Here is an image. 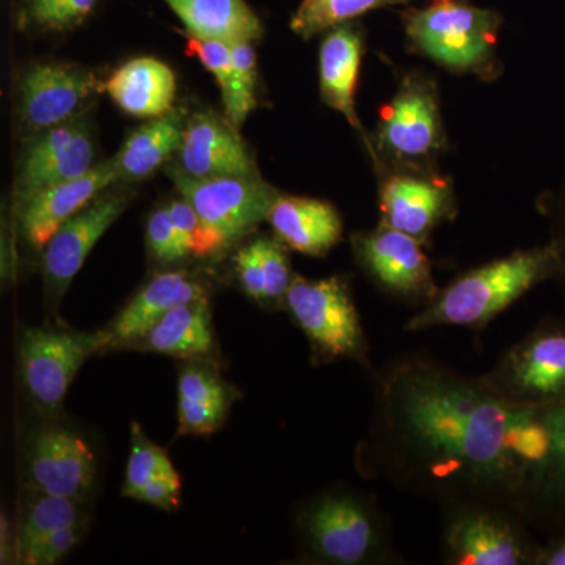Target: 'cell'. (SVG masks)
Wrapping results in <instances>:
<instances>
[{
    "instance_id": "cell-1",
    "label": "cell",
    "mask_w": 565,
    "mask_h": 565,
    "mask_svg": "<svg viewBox=\"0 0 565 565\" xmlns=\"http://www.w3.org/2000/svg\"><path fill=\"white\" fill-rule=\"evenodd\" d=\"M548 451L544 411L508 403L481 377L423 353L374 371L373 418L360 462L364 473L404 492L441 509L487 503L523 515Z\"/></svg>"
},
{
    "instance_id": "cell-2",
    "label": "cell",
    "mask_w": 565,
    "mask_h": 565,
    "mask_svg": "<svg viewBox=\"0 0 565 565\" xmlns=\"http://www.w3.org/2000/svg\"><path fill=\"white\" fill-rule=\"evenodd\" d=\"M297 537L308 563L388 565L404 563L393 544L392 523L374 494L337 486L297 511Z\"/></svg>"
},
{
    "instance_id": "cell-3",
    "label": "cell",
    "mask_w": 565,
    "mask_h": 565,
    "mask_svg": "<svg viewBox=\"0 0 565 565\" xmlns=\"http://www.w3.org/2000/svg\"><path fill=\"white\" fill-rule=\"evenodd\" d=\"M559 259L550 243L475 267L412 316L405 332H424L434 327H468L479 332L535 286L555 281Z\"/></svg>"
},
{
    "instance_id": "cell-4",
    "label": "cell",
    "mask_w": 565,
    "mask_h": 565,
    "mask_svg": "<svg viewBox=\"0 0 565 565\" xmlns=\"http://www.w3.org/2000/svg\"><path fill=\"white\" fill-rule=\"evenodd\" d=\"M414 51L456 74L494 79L500 71L497 44L503 28L500 11L467 0H433L423 9L401 13Z\"/></svg>"
},
{
    "instance_id": "cell-5",
    "label": "cell",
    "mask_w": 565,
    "mask_h": 565,
    "mask_svg": "<svg viewBox=\"0 0 565 565\" xmlns=\"http://www.w3.org/2000/svg\"><path fill=\"white\" fill-rule=\"evenodd\" d=\"M374 170L384 167L437 169L448 148L437 81L424 71H408L386 103L371 136Z\"/></svg>"
},
{
    "instance_id": "cell-6",
    "label": "cell",
    "mask_w": 565,
    "mask_h": 565,
    "mask_svg": "<svg viewBox=\"0 0 565 565\" xmlns=\"http://www.w3.org/2000/svg\"><path fill=\"white\" fill-rule=\"evenodd\" d=\"M282 308L307 337L315 364L351 360L371 370L370 344L349 277L313 280L294 275Z\"/></svg>"
},
{
    "instance_id": "cell-7",
    "label": "cell",
    "mask_w": 565,
    "mask_h": 565,
    "mask_svg": "<svg viewBox=\"0 0 565 565\" xmlns=\"http://www.w3.org/2000/svg\"><path fill=\"white\" fill-rule=\"evenodd\" d=\"M174 185L192 204L203 226L199 258L221 256L266 221L280 192L253 174H233L196 180L180 167L167 169Z\"/></svg>"
},
{
    "instance_id": "cell-8",
    "label": "cell",
    "mask_w": 565,
    "mask_h": 565,
    "mask_svg": "<svg viewBox=\"0 0 565 565\" xmlns=\"http://www.w3.org/2000/svg\"><path fill=\"white\" fill-rule=\"evenodd\" d=\"M441 552L451 565H535L541 542L523 515L504 505L467 503L441 509Z\"/></svg>"
},
{
    "instance_id": "cell-9",
    "label": "cell",
    "mask_w": 565,
    "mask_h": 565,
    "mask_svg": "<svg viewBox=\"0 0 565 565\" xmlns=\"http://www.w3.org/2000/svg\"><path fill=\"white\" fill-rule=\"evenodd\" d=\"M102 330L79 332L58 323L29 327L21 333L22 388L43 419H62L63 403L74 377L95 353H104Z\"/></svg>"
},
{
    "instance_id": "cell-10",
    "label": "cell",
    "mask_w": 565,
    "mask_h": 565,
    "mask_svg": "<svg viewBox=\"0 0 565 565\" xmlns=\"http://www.w3.org/2000/svg\"><path fill=\"white\" fill-rule=\"evenodd\" d=\"M481 379L520 407L544 411L565 404V319H544Z\"/></svg>"
},
{
    "instance_id": "cell-11",
    "label": "cell",
    "mask_w": 565,
    "mask_h": 565,
    "mask_svg": "<svg viewBox=\"0 0 565 565\" xmlns=\"http://www.w3.org/2000/svg\"><path fill=\"white\" fill-rule=\"evenodd\" d=\"M96 473L98 459L92 446L62 419H43L22 438V487L87 500Z\"/></svg>"
},
{
    "instance_id": "cell-12",
    "label": "cell",
    "mask_w": 565,
    "mask_h": 565,
    "mask_svg": "<svg viewBox=\"0 0 565 565\" xmlns=\"http://www.w3.org/2000/svg\"><path fill=\"white\" fill-rule=\"evenodd\" d=\"M382 225L429 243L435 230L456 217L455 185L437 169L384 167L379 170Z\"/></svg>"
},
{
    "instance_id": "cell-13",
    "label": "cell",
    "mask_w": 565,
    "mask_h": 565,
    "mask_svg": "<svg viewBox=\"0 0 565 565\" xmlns=\"http://www.w3.org/2000/svg\"><path fill=\"white\" fill-rule=\"evenodd\" d=\"M415 237L379 225L352 236L353 255L370 280L386 296L426 307L437 297L433 266Z\"/></svg>"
},
{
    "instance_id": "cell-14",
    "label": "cell",
    "mask_w": 565,
    "mask_h": 565,
    "mask_svg": "<svg viewBox=\"0 0 565 565\" xmlns=\"http://www.w3.org/2000/svg\"><path fill=\"white\" fill-rule=\"evenodd\" d=\"M131 202L129 189L111 185L54 233L41 256L47 310H58L85 259Z\"/></svg>"
},
{
    "instance_id": "cell-15",
    "label": "cell",
    "mask_w": 565,
    "mask_h": 565,
    "mask_svg": "<svg viewBox=\"0 0 565 565\" xmlns=\"http://www.w3.org/2000/svg\"><path fill=\"white\" fill-rule=\"evenodd\" d=\"M103 81L93 70L65 62L29 66L20 82V111L25 128L46 131L84 114Z\"/></svg>"
},
{
    "instance_id": "cell-16",
    "label": "cell",
    "mask_w": 565,
    "mask_h": 565,
    "mask_svg": "<svg viewBox=\"0 0 565 565\" xmlns=\"http://www.w3.org/2000/svg\"><path fill=\"white\" fill-rule=\"evenodd\" d=\"M117 181H120V177L111 158L76 180L58 182L36 192L17 210L25 244L32 250H43L63 223L117 184Z\"/></svg>"
},
{
    "instance_id": "cell-17",
    "label": "cell",
    "mask_w": 565,
    "mask_h": 565,
    "mask_svg": "<svg viewBox=\"0 0 565 565\" xmlns=\"http://www.w3.org/2000/svg\"><path fill=\"white\" fill-rule=\"evenodd\" d=\"M177 166L196 180L258 173L239 129L212 110L196 111L185 121Z\"/></svg>"
},
{
    "instance_id": "cell-18",
    "label": "cell",
    "mask_w": 565,
    "mask_h": 565,
    "mask_svg": "<svg viewBox=\"0 0 565 565\" xmlns=\"http://www.w3.org/2000/svg\"><path fill=\"white\" fill-rule=\"evenodd\" d=\"M207 297L206 286L188 270L156 274L102 332L107 351H120L174 307Z\"/></svg>"
},
{
    "instance_id": "cell-19",
    "label": "cell",
    "mask_w": 565,
    "mask_h": 565,
    "mask_svg": "<svg viewBox=\"0 0 565 565\" xmlns=\"http://www.w3.org/2000/svg\"><path fill=\"white\" fill-rule=\"evenodd\" d=\"M364 51L363 29L355 21L330 29L319 47V92L322 102L340 111L360 134L371 154V136L355 110V92Z\"/></svg>"
},
{
    "instance_id": "cell-20",
    "label": "cell",
    "mask_w": 565,
    "mask_h": 565,
    "mask_svg": "<svg viewBox=\"0 0 565 565\" xmlns=\"http://www.w3.org/2000/svg\"><path fill=\"white\" fill-rule=\"evenodd\" d=\"M239 397L211 359L184 360L178 374V435L217 433Z\"/></svg>"
},
{
    "instance_id": "cell-21",
    "label": "cell",
    "mask_w": 565,
    "mask_h": 565,
    "mask_svg": "<svg viewBox=\"0 0 565 565\" xmlns=\"http://www.w3.org/2000/svg\"><path fill=\"white\" fill-rule=\"evenodd\" d=\"M266 221L286 247L315 258L326 256L343 237L340 212L323 200L280 193Z\"/></svg>"
},
{
    "instance_id": "cell-22",
    "label": "cell",
    "mask_w": 565,
    "mask_h": 565,
    "mask_svg": "<svg viewBox=\"0 0 565 565\" xmlns=\"http://www.w3.org/2000/svg\"><path fill=\"white\" fill-rule=\"evenodd\" d=\"M550 429L548 456L535 471L523 516L548 539L565 533V404L544 408Z\"/></svg>"
},
{
    "instance_id": "cell-23",
    "label": "cell",
    "mask_w": 565,
    "mask_h": 565,
    "mask_svg": "<svg viewBox=\"0 0 565 565\" xmlns=\"http://www.w3.org/2000/svg\"><path fill=\"white\" fill-rule=\"evenodd\" d=\"M128 351L161 353L173 359H211L215 351L210 299L178 305L131 341Z\"/></svg>"
},
{
    "instance_id": "cell-24",
    "label": "cell",
    "mask_w": 565,
    "mask_h": 565,
    "mask_svg": "<svg viewBox=\"0 0 565 565\" xmlns=\"http://www.w3.org/2000/svg\"><path fill=\"white\" fill-rule=\"evenodd\" d=\"M103 92L126 114L151 120L173 109L177 77L158 58L137 57L115 70L103 82Z\"/></svg>"
},
{
    "instance_id": "cell-25",
    "label": "cell",
    "mask_w": 565,
    "mask_h": 565,
    "mask_svg": "<svg viewBox=\"0 0 565 565\" xmlns=\"http://www.w3.org/2000/svg\"><path fill=\"white\" fill-rule=\"evenodd\" d=\"M185 25L189 35L199 39L243 43L262 39L264 28L258 14L245 0H163Z\"/></svg>"
},
{
    "instance_id": "cell-26",
    "label": "cell",
    "mask_w": 565,
    "mask_h": 565,
    "mask_svg": "<svg viewBox=\"0 0 565 565\" xmlns=\"http://www.w3.org/2000/svg\"><path fill=\"white\" fill-rule=\"evenodd\" d=\"M185 121V109L173 107L136 129L114 158L120 180H145L161 169L170 156L177 154Z\"/></svg>"
},
{
    "instance_id": "cell-27",
    "label": "cell",
    "mask_w": 565,
    "mask_h": 565,
    "mask_svg": "<svg viewBox=\"0 0 565 565\" xmlns=\"http://www.w3.org/2000/svg\"><path fill=\"white\" fill-rule=\"evenodd\" d=\"M87 522L85 500L57 497L22 487L21 508L14 526V556H21L36 542L63 530V527Z\"/></svg>"
},
{
    "instance_id": "cell-28",
    "label": "cell",
    "mask_w": 565,
    "mask_h": 565,
    "mask_svg": "<svg viewBox=\"0 0 565 565\" xmlns=\"http://www.w3.org/2000/svg\"><path fill=\"white\" fill-rule=\"evenodd\" d=\"M411 0H302L291 18V31L310 40L370 11L407 7Z\"/></svg>"
},
{
    "instance_id": "cell-29",
    "label": "cell",
    "mask_w": 565,
    "mask_h": 565,
    "mask_svg": "<svg viewBox=\"0 0 565 565\" xmlns=\"http://www.w3.org/2000/svg\"><path fill=\"white\" fill-rule=\"evenodd\" d=\"M95 141H93L90 129L85 125L66 150L61 152L54 161L46 163L29 180L18 182L17 192H14L17 210L36 192L58 182L76 180L82 174L90 172L95 167Z\"/></svg>"
},
{
    "instance_id": "cell-30",
    "label": "cell",
    "mask_w": 565,
    "mask_h": 565,
    "mask_svg": "<svg viewBox=\"0 0 565 565\" xmlns=\"http://www.w3.org/2000/svg\"><path fill=\"white\" fill-rule=\"evenodd\" d=\"M188 35V47L185 52L192 57L199 58L200 63L210 71L217 82L221 90L225 118L236 129L244 125L241 117L239 88H237L236 68H234L232 44L225 41L199 39Z\"/></svg>"
},
{
    "instance_id": "cell-31",
    "label": "cell",
    "mask_w": 565,
    "mask_h": 565,
    "mask_svg": "<svg viewBox=\"0 0 565 565\" xmlns=\"http://www.w3.org/2000/svg\"><path fill=\"white\" fill-rule=\"evenodd\" d=\"M180 478L166 449L145 434L139 423L131 424V455L126 465L122 497L136 500L137 494L156 481Z\"/></svg>"
},
{
    "instance_id": "cell-32",
    "label": "cell",
    "mask_w": 565,
    "mask_h": 565,
    "mask_svg": "<svg viewBox=\"0 0 565 565\" xmlns=\"http://www.w3.org/2000/svg\"><path fill=\"white\" fill-rule=\"evenodd\" d=\"M98 0H24L22 20L46 32H65L90 17Z\"/></svg>"
},
{
    "instance_id": "cell-33",
    "label": "cell",
    "mask_w": 565,
    "mask_h": 565,
    "mask_svg": "<svg viewBox=\"0 0 565 565\" xmlns=\"http://www.w3.org/2000/svg\"><path fill=\"white\" fill-rule=\"evenodd\" d=\"M82 117L84 115L39 132V137L29 145L28 151L22 156L18 182L29 180L46 163L54 161L61 152L66 150L74 137L87 125Z\"/></svg>"
},
{
    "instance_id": "cell-34",
    "label": "cell",
    "mask_w": 565,
    "mask_h": 565,
    "mask_svg": "<svg viewBox=\"0 0 565 565\" xmlns=\"http://www.w3.org/2000/svg\"><path fill=\"white\" fill-rule=\"evenodd\" d=\"M537 210L545 218L548 243L555 247L559 259L555 281L565 297V174L563 180L539 196Z\"/></svg>"
},
{
    "instance_id": "cell-35",
    "label": "cell",
    "mask_w": 565,
    "mask_h": 565,
    "mask_svg": "<svg viewBox=\"0 0 565 565\" xmlns=\"http://www.w3.org/2000/svg\"><path fill=\"white\" fill-rule=\"evenodd\" d=\"M147 244L152 258L162 264L180 263L191 255L182 245L167 206L152 212L147 225Z\"/></svg>"
},
{
    "instance_id": "cell-36",
    "label": "cell",
    "mask_w": 565,
    "mask_h": 565,
    "mask_svg": "<svg viewBox=\"0 0 565 565\" xmlns=\"http://www.w3.org/2000/svg\"><path fill=\"white\" fill-rule=\"evenodd\" d=\"M87 523H76L55 531L43 541L36 542L21 556L22 565H54L61 563L66 556L81 544L82 539L87 534Z\"/></svg>"
},
{
    "instance_id": "cell-37",
    "label": "cell",
    "mask_w": 565,
    "mask_h": 565,
    "mask_svg": "<svg viewBox=\"0 0 565 565\" xmlns=\"http://www.w3.org/2000/svg\"><path fill=\"white\" fill-rule=\"evenodd\" d=\"M232 55L234 68H236L237 88H239L241 117L245 121L248 115L258 107L256 52L250 41H243V43L232 44Z\"/></svg>"
},
{
    "instance_id": "cell-38",
    "label": "cell",
    "mask_w": 565,
    "mask_h": 565,
    "mask_svg": "<svg viewBox=\"0 0 565 565\" xmlns=\"http://www.w3.org/2000/svg\"><path fill=\"white\" fill-rule=\"evenodd\" d=\"M234 267L244 292L255 302L266 307V274L255 241L244 245L234 255Z\"/></svg>"
},
{
    "instance_id": "cell-39",
    "label": "cell",
    "mask_w": 565,
    "mask_h": 565,
    "mask_svg": "<svg viewBox=\"0 0 565 565\" xmlns=\"http://www.w3.org/2000/svg\"><path fill=\"white\" fill-rule=\"evenodd\" d=\"M167 210L170 212V217H172L174 228H177L178 236H180L185 250L199 258L203 243V226L192 204L184 196H181V199L173 200L167 206Z\"/></svg>"
},
{
    "instance_id": "cell-40",
    "label": "cell",
    "mask_w": 565,
    "mask_h": 565,
    "mask_svg": "<svg viewBox=\"0 0 565 565\" xmlns=\"http://www.w3.org/2000/svg\"><path fill=\"white\" fill-rule=\"evenodd\" d=\"M535 565H565V533L542 544Z\"/></svg>"
},
{
    "instance_id": "cell-41",
    "label": "cell",
    "mask_w": 565,
    "mask_h": 565,
    "mask_svg": "<svg viewBox=\"0 0 565 565\" xmlns=\"http://www.w3.org/2000/svg\"><path fill=\"white\" fill-rule=\"evenodd\" d=\"M0 563L2 564H17V556H14V533H11L9 519L2 514L0 520Z\"/></svg>"
}]
</instances>
